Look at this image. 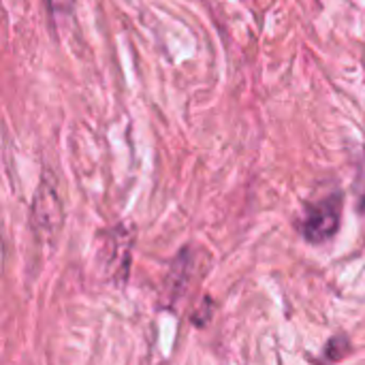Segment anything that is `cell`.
Wrapping results in <instances>:
<instances>
[{
  "label": "cell",
  "mask_w": 365,
  "mask_h": 365,
  "mask_svg": "<svg viewBox=\"0 0 365 365\" xmlns=\"http://www.w3.org/2000/svg\"><path fill=\"white\" fill-rule=\"evenodd\" d=\"M340 227V197H329L319 203L308 205L302 225L304 237L312 244L331 240Z\"/></svg>",
  "instance_id": "1"
}]
</instances>
